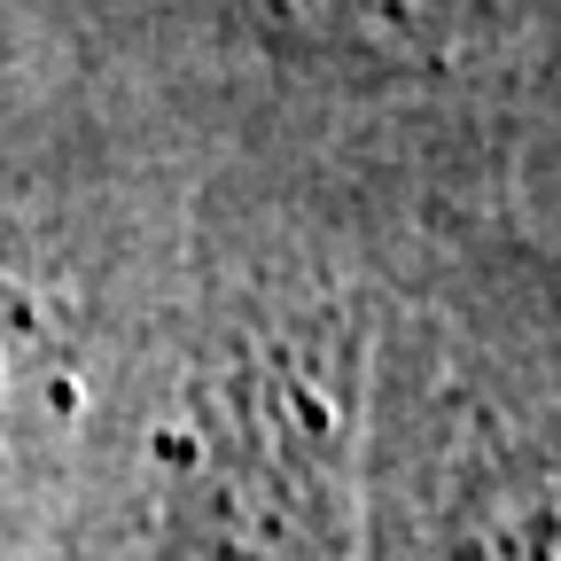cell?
<instances>
[{"label":"cell","mask_w":561,"mask_h":561,"mask_svg":"<svg viewBox=\"0 0 561 561\" xmlns=\"http://www.w3.org/2000/svg\"><path fill=\"white\" fill-rule=\"evenodd\" d=\"M382 280L250 234L164 280L125 390L102 561H375Z\"/></svg>","instance_id":"1"},{"label":"cell","mask_w":561,"mask_h":561,"mask_svg":"<svg viewBox=\"0 0 561 561\" xmlns=\"http://www.w3.org/2000/svg\"><path fill=\"white\" fill-rule=\"evenodd\" d=\"M375 561H561V280L483 257L382 280Z\"/></svg>","instance_id":"2"},{"label":"cell","mask_w":561,"mask_h":561,"mask_svg":"<svg viewBox=\"0 0 561 561\" xmlns=\"http://www.w3.org/2000/svg\"><path fill=\"white\" fill-rule=\"evenodd\" d=\"M157 280L0 210V561H102Z\"/></svg>","instance_id":"3"}]
</instances>
